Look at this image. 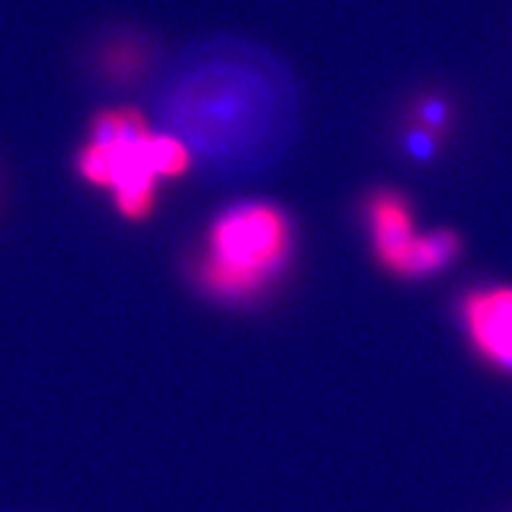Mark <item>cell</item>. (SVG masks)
Returning a JSON list of instances; mask_svg holds the SVG:
<instances>
[{"mask_svg":"<svg viewBox=\"0 0 512 512\" xmlns=\"http://www.w3.org/2000/svg\"><path fill=\"white\" fill-rule=\"evenodd\" d=\"M192 169V152L169 131H152L136 107H110L93 114L88 140L76 152V174L112 195L128 223L147 221L157 209L159 185Z\"/></svg>","mask_w":512,"mask_h":512,"instance_id":"1","label":"cell"},{"mask_svg":"<svg viewBox=\"0 0 512 512\" xmlns=\"http://www.w3.org/2000/svg\"><path fill=\"white\" fill-rule=\"evenodd\" d=\"M271 86L264 72L235 60L190 64L169 81L162 98L164 121L174 136L204 157H240L264 136Z\"/></svg>","mask_w":512,"mask_h":512,"instance_id":"2","label":"cell"},{"mask_svg":"<svg viewBox=\"0 0 512 512\" xmlns=\"http://www.w3.org/2000/svg\"><path fill=\"white\" fill-rule=\"evenodd\" d=\"M292 252V226L283 209L242 202L214 219L195 264V280L209 297L242 304L278 278Z\"/></svg>","mask_w":512,"mask_h":512,"instance_id":"3","label":"cell"},{"mask_svg":"<svg viewBox=\"0 0 512 512\" xmlns=\"http://www.w3.org/2000/svg\"><path fill=\"white\" fill-rule=\"evenodd\" d=\"M366 223L377 261L399 278H430L460 254L453 230L415 233L411 204L396 190H377L368 197Z\"/></svg>","mask_w":512,"mask_h":512,"instance_id":"4","label":"cell"},{"mask_svg":"<svg viewBox=\"0 0 512 512\" xmlns=\"http://www.w3.org/2000/svg\"><path fill=\"white\" fill-rule=\"evenodd\" d=\"M460 320L477 354L503 373H512V285L467 292L460 299Z\"/></svg>","mask_w":512,"mask_h":512,"instance_id":"5","label":"cell"}]
</instances>
